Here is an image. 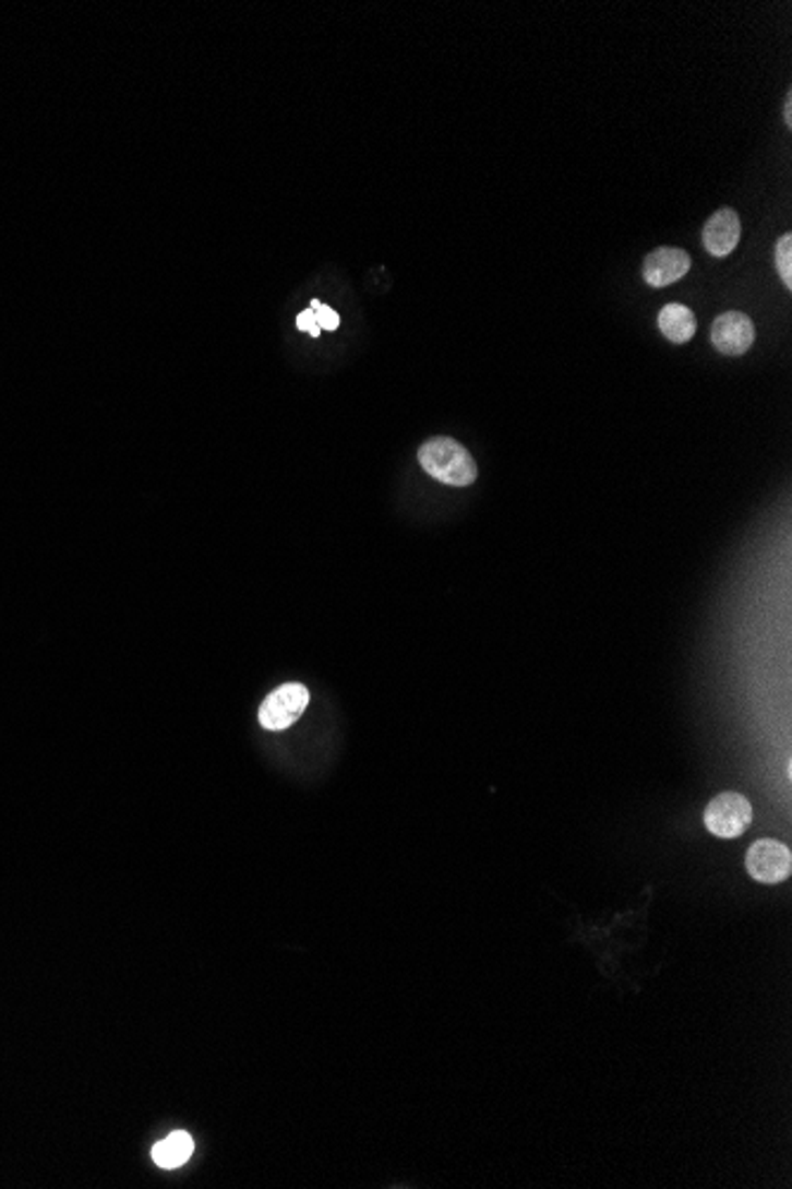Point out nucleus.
Returning a JSON list of instances; mask_svg holds the SVG:
<instances>
[{
	"label": "nucleus",
	"instance_id": "nucleus-2",
	"mask_svg": "<svg viewBox=\"0 0 792 1189\" xmlns=\"http://www.w3.org/2000/svg\"><path fill=\"white\" fill-rule=\"evenodd\" d=\"M749 824H753V805L735 790L719 793L705 810V827L719 839H741Z\"/></svg>",
	"mask_w": 792,
	"mask_h": 1189
},
{
	"label": "nucleus",
	"instance_id": "nucleus-7",
	"mask_svg": "<svg viewBox=\"0 0 792 1189\" xmlns=\"http://www.w3.org/2000/svg\"><path fill=\"white\" fill-rule=\"evenodd\" d=\"M741 242V216L723 207L709 216L703 228V245L712 257H729Z\"/></svg>",
	"mask_w": 792,
	"mask_h": 1189
},
{
	"label": "nucleus",
	"instance_id": "nucleus-13",
	"mask_svg": "<svg viewBox=\"0 0 792 1189\" xmlns=\"http://www.w3.org/2000/svg\"><path fill=\"white\" fill-rule=\"evenodd\" d=\"M790 103H792V95L788 93V98H785V107H783V112H785V124H788V127H792V112H790V107H792V105H790Z\"/></svg>",
	"mask_w": 792,
	"mask_h": 1189
},
{
	"label": "nucleus",
	"instance_id": "nucleus-10",
	"mask_svg": "<svg viewBox=\"0 0 792 1189\" xmlns=\"http://www.w3.org/2000/svg\"><path fill=\"white\" fill-rule=\"evenodd\" d=\"M776 269L781 273L785 288H792V236L785 234L776 242Z\"/></svg>",
	"mask_w": 792,
	"mask_h": 1189
},
{
	"label": "nucleus",
	"instance_id": "nucleus-4",
	"mask_svg": "<svg viewBox=\"0 0 792 1189\" xmlns=\"http://www.w3.org/2000/svg\"><path fill=\"white\" fill-rule=\"evenodd\" d=\"M747 873L759 883L776 885L790 879L792 873V853L790 847L773 839H764L749 845L745 855Z\"/></svg>",
	"mask_w": 792,
	"mask_h": 1189
},
{
	"label": "nucleus",
	"instance_id": "nucleus-11",
	"mask_svg": "<svg viewBox=\"0 0 792 1189\" xmlns=\"http://www.w3.org/2000/svg\"><path fill=\"white\" fill-rule=\"evenodd\" d=\"M309 309L313 311V317H316L321 331H337V328H339V313L335 309L323 305L321 299H311Z\"/></svg>",
	"mask_w": 792,
	"mask_h": 1189
},
{
	"label": "nucleus",
	"instance_id": "nucleus-12",
	"mask_svg": "<svg viewBox=\"0 0 792 1189\" xmlns=\"http://www.w3.org/2000/svg\"><path fill=\"white\" fill-rule=\"evenodd\" d=\"M297 328H299V331H302V333H309L311 337H319V335L323 333V331H321V325H319L316 317H313V311H311V309L299 311Z\"/></svg>",
	"mask_w": 792,
	"mask_h": 1189
},
{
	"label": "nucleus",
	"instance_id": "nucleus-9",
	"mask_svg": "<svg viewBox=\"0 0 792 1189\" xmlns=\"http://www.w3.org/2000/svg\"><path fill=\"white\" fill-rule=\"evenodd\" d=\"M658 323H660L662 335L669 340V343H674V345H684L695 335V317H693V311L688 307H684V305L662 307Z\"/></svg>",
	"mask_w": 792,
	"mask_h": 1189
},
{
	"label": "nucleus",
	"instance_id": "nucleus-6",
	"mask_svg": "<svg viewBox=\"0 0 792 1189\" xmlns=\"http://www.w3.org/2000/svg\"><path fill=\"white\" fill-rule=\"evenodd\" d=\"M691 271V257L676 248L652 250L644 262V278L652 288H667Z\"/></svg>",
	"mask_w": 792,
	"mask_h": 1189
},
{
	"label": "nucleus",
	"instance_id": "nucleus-5",
	"mask_svg": "<svg viewBox=\"0 0 792 1189\" xmlns=\"http://www.w3.org/2000/svg\"><path fill=\"white\" fill-rule=\"evenodd\" d=\"M755 343V323L743 311H727L712 323V345L727 357H741Z\"/></svg>",
	"mask_w": 792,
	"mask_h": 1189
},
{
	"label": "nucleus",
	"instance_id": "nucleus-1",
	"mask_svg": "<svg viewBox=\"0 0 792 1189\" xmlns=\"http://www.w3.org/2000/svg\"><path fill=\"white\" fill-rule=\"evenodd\" d=\"M418 463L436 483L468 487L477 480V463L470 451L451 437H432L418 451Z\"/></svg>",
	"mask_w": 792,
	"mask_h": 1189
},
{
	"label": "nucleus",
	"instance_id": "nucleus-8",
	"mask_svg": "<svg viewBox=\"0 0 792 1189\" xmlns=\"http://www.w3.org/2000/svg\"><path fill=\"white\" fill-rule=\"evenodd\" d=\"M193 1152H195L193 1138L183 1130H176L169 1138H164L161 1142L153 1146V1158L159 1168L171 1170V1168L183 1166L185 1161L193 1156Z\"/></svg>",
	"mask_w": 792,
	"mask_h": 1189
},
{
	"label": "nucleus",
	"instance_id": "nucleus-3",
	"mask_svg": "<svg viewBox=\"0 0 792 1189\" xmlns=\"http://www.w3.org/2000/svg\"><path fill=\"white\" fill-rule=\"evenodd\" d=\"M309 705V689L304 685H283L273 691L268 699L259 708V722L268 732H283L292 727V724L304 715Z\"/></svg>",
	"mask_w": 792,
	"mask_h": 1189
}]
</instances>
